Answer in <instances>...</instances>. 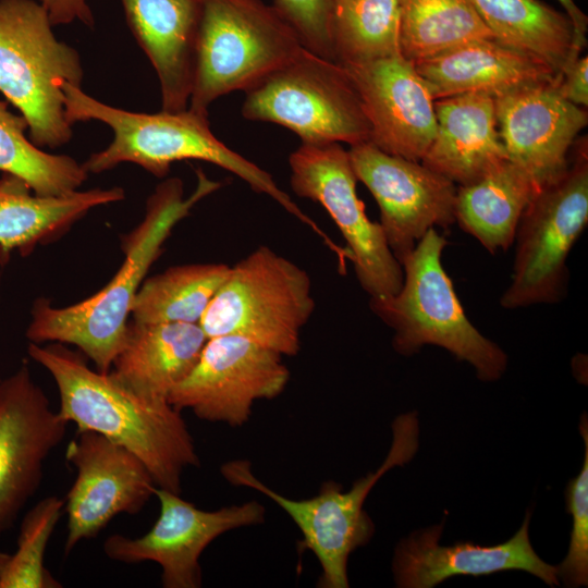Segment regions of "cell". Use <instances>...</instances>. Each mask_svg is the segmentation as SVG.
Instances as JSON below:
<instances>
[{
	"label": "cell",
	"mask_w": 588,
	"mask_h": 588,
	"mask_svg": "<svg viewBox=\"0 0 588 588\" xmlns=\"http://www.w3.org/2000/svg\"><path fill=\"white\" fill-rule=\"evenodd\" d=\"M27 353L53 378L65 421L122 445L144 463L157 487L181 494L184 470L199 465L181 411L136 395L111 370H93L82 352L62 343L29 342Z\"/></svg>",
	"instance_id": "6da1fadb"
},
{
	"label": "cell",
	"mask_w": 588,
	"mask_h": 588,
	"mask_svg": "<svg viewBox=\"0 0 588 588\" xmlns=\"http://www.w3.org/2000/svg\"><path fill=\"white\" fill-rule=\"evenodd\" d=\"M197 177V186L187 198L179 177L168 179L156 187L147 200L144 219L122 238V266L99 292L65 307H54L42 297L35 301L26 330L29 342L75 345L93 360L96 370L109 372L124 346L137 291L164 242L201 198L221 186L200 169Z\"/></svg>",
	"instance_id": "7a4b0ae2"
},
{
	"label": "cell",
	"mask_w": 588,
	"mask_h": 588,
	"mask_svg": "<svg viewBox=\"0 0 588 588\" xmlns=\"http://www.w3.org/2000/svg\"><path fill=\"white\" fill-rule=\"evenodd\" d=\"M64 107L68 122L97 120L114 134L103 150L91 154L83 163L91 173L111 170L122 162L138 164L157 177H164L172 163L201 160L216 164L243 180L260 194L270 196L289 213L311 228L327 243L330 238L283 192L270 173L219 140L210 130L208 117L189 109L180 112H130L102 103L81 87L65 84Z\"/></svg>",
	"instance_id": "3957f363"
},
{
	"label": "cell",
	"mask_w": 588,
	"mask_h": 588,
	"mask_svg": "<svg viewBox=\"0 0 588 588\" xmlns=\"http://www.w3.org/2000/svg\"><path fill=\"white\" fill-rule=\"evenodd\" d=\"M444 236L430 229L400 264L403 283L394 295L370 298L371 311L393 330L392 346L411 356L424 345L449 351L469 363L481 381L505 372L504 351L470 322L442 266Z\"/></svg>",
	"instance_id": "277c9868"
},
{
	"label": "cell",
	"mask_w": 588,
	"mask_h": 588,
	"mask_svg": "<svg viewBox=\"0 0 588 588\" xmlns=\"http://www.w3.org/2000/svg\"><path fill=\"white\" fill-rule=\"evenodd\" d=\"M390 451L376 471L356 480L343 491L335 481H324L318 494L302 500L286 498L258 479L250 462L224 463L223 478L236 487L254 489L278 504L298 527L301 550H308L318 560L321 574L318 586L347 588V562L351 553L365 546L375 532V525L364 510L365 500L375 483L391 468L408 463L418 450L419 424L416 412L395 418Z\"/></svg>",
	"instance_id": "5b68a950"
},
{
	"label": "cell",
	"mask_w": 588,
	"mask_h": 588,
	"mask_svg": "<svg viewBox=\"0 0 588 588\" xmlns=\"http://www.w3.org/2000/svg\"><path fill=\"white\" fill-rule=\"evenodd\" d=\"M41 3L0 0V91L27 121L37 147L57 148L72 137L63 86L81 87L77 51L59 41Z\"/></svg>",
	"instance_id": "8992f818"
},
{
	"label": "cell",
	"mask_w": 588,
	"mask_h": 588,
	"mask_svg": "<svg viewBox=\"0 0 588 588\" xmlns=\"http://www.w3.org/2000/svg\"><path fill=\"white\" fill-rule=\"evenodd\" d=\"M303 48L273 5L261 0H204L187 109L208 117L219 97L250 89Z\"/></svg>",
	"instance_id": "52a82bcc"
},
{
	"label": "cell",
	"mask_w": 588,
	"mask_h": 588,
	"mask_svg": "<svg viewBox=\"0 0 588 588\" xmlns=\"http://www.w3.org/2000/svg\"><path fill=\"white\" fill-rule=\"evenodd\" d=\"M315 306L308 272L261 245L230 267L199 324L208 338L241 336L295 356Z\"/></svg>",
	"instance_id": "ba28073f"
},
{
	"label": "cell",
	"mask_w": 588,
	"mask_h": 588,
	"mask_svg": "<svg viewBox=\"0 0 588 588\" xmlns=\"http://www.w3.org/2000/svg\"><path fill=\"white\" fill-rule=\"evenodd\" d=\"M578 144L564 173L542 187L520 217L512 279L500 299L504 308L555 304L566 293V259L588 222L587 143Z\"/></svg>",
	"instance_id": "9c48e42d"
},
{
	"label": "cell",
	"mask_w": 588,
	"mask_h": 588,
	"mask_svg": "<svg viewBox=\"0 0 588 588\" xmlns=\"http://www.w3.org/2000/svg\"><path fill=\"white\" fill-rule=\"evenodd\" d=\"M245 93V119L279 124L302 143L370 142L368 119L345 69L305 48Z\"/></svg>",
	"instance_id": "30bf717a"
},
{
	"label": "cell",
	"mask_w": 588,
	"mask_h": 588,
	"mask_svg": "<svg viewBox=\"0 0 588 588\" xmlns=\"http://www.w3.org/2000/svg\"><path fill=\"white\" fill-rule=\"evenodd\" d=\"M289 164L293 192L319 203L340 230L362 289L370 298L396 294L403 269L381 225L368 218L357 195L348 150L340 143H302L290 155Z\"/></svg>",
	"instance_id": "8fae6325"
},
{
	"label": "cell",
	"mask_w": 588,
	"mask_h": 588,
	"mask_svg": "<svg viewBox=\"0 0 588 588\" xmlns=\"http://www.w3.org/2000/svg\"><path fill=\"white\" fill-rule=\"evenodd\" d=\"M290 376L278 352L241 336H212L168 402L199 419L240 427L248 421L257 401L284 391Z\"/></svg>",
	"instance_id": "7c38bea8"
},
{
	"label": "cell",
	"mask_w": 588,
	"mask_h": 588,
	"mask_svg": "<svg viewBox=\"0 0 588 588\" xmlns=\"http://www.w3.org/2000/svg\"><path fill=\"white\" fill-rule=\"evenodd\" d=\"M160 512L152 527L140 537L109 536L102 546L110 560L123 563L151 561L161 568L164 588L201 586L200 556L219 536L261 524L265 509L257 501L204 511L180 493L156 487Z\"/></svg>",
	"instance_id": "4fadbf2b"
},
{
	"label": "cell",
	"mask_w": 588,
	"mask_h": 588,
	"mask_svg": "<svg viewBox=\"0 0 588 588\" xmlns=\"http://www.w3.org/2000/svg\"><path fill=\"white\" fill-rule=\"evenodd\" d=\"M348 155L357 181L378 204L379 224L399 262L430 229L455 223L457 186L443 175L370 142L351 146Z\"/></svg>",
	"instance_id": "5bb4252c"
},
{
	"label": "cell",
	"mask_w": 588,
	"mask_h": 588,
	"mask_svg": "<svg viewBox=\"0 0 588 588\" xmlns=\"http://www.w3.org/2000/svg\"><path fill=\"white\" fill-rule=\"evenodd\" d=\"M76 478L64 499V554L98 536L120 514L136 515L155 495L156 483L132 452L95 431H76L65 450Z\"/></svg>",
	"instance_id": "9a60e30c"
},
{
	"label": "cell",
	"mask_w": 588,
	"mask_h": 588,
	"mask_svg": "<svg viewBox=\"0 0 588 588\" xmlns=\"http://www.w3.org/2000/svg\"><path fill=\"white\" fill-rule=\"evenodd\" d=\"M68 425L26 363L0 380V538L38 490L45 461Z\"/></svg>",
	"instance_id": "2e32d148"
},
{
	"label": "cell",
	"mask_w": 588,
	"mask_h": 588,
	"mask_svg": "<svg viewBox=\"0 0 588 588\" xmlns=\"http://www.w3.org/2000/svg\"><path fill=\"white\" fill-rule=\"evenodd\" d=\"M558 82L520 88L494 98L497 126L509 160L540 191L564 173L587 109L567 101Z\"/></svg>",
	"instance_id": "e0dca14e"
},
{
	"label": "cell",
	"mask_w": 588,
	"mask_h": 588,
	"mask_svg": "<svg viewBox=\"0 0 588 588\" xmlns=\"http://www.w3.org/2000/svg\"><path fill=\"white\" fill-rule=\"evenodd\" d=\"M342 66L363 103L370 143L390 155L420 161L437 122L434 99L414 62L399 53Z\"/></svg>",
	"instance_id": "ac0fdd59"
},
{
	"label": "cell",
	"mask_w": 588,
	"mask_h": 588,
	"mask_svg": "<svg viewBox=\"0 0 588 588\" xmlns=\"http://www.w3.org/2000/svg\"><path fill=\"white\" fill-rule=\"evenodd\" d=\"M530 511L516 534L495 546L439 543L443 524L414 531L394 552L392 571L397 587L431 588L457 575L482 576L503 571H525L553 587L560 585L555 566L544 562L529 539Z\"/></svg>",
	"instance_id": "d6986e66"
},
{
	"label": "cell",
	"mask_w": 588,
	"mask_h": 588,
	"mask_svg": "<svg viewBox=\"0 0 588 588\" xmlns=\"http://www.w3.org/2000/svg\"><path fill=\"white\" fill-rule=\"evenodd\" d=\"M121 1L131 32L157 72L162 110H186L204 0Z\"/></svg>",
	"instance_id": "ffe728a7"
},
{
	"label": "cell",
	"mask_w": 588,
	"mask_h": 588,
	"mask_svg": "<svg viewBox=\"0 0 588 588\" xmlns=\"http://www.w3.org/2000/svg\"><path fill=\"white\" fill-rule=\"evenodd\" d=\"M436 133L420 162L457 186L477 182L507 161L494 98L467 93L434 100Z\"/></svg>",
	"instance_id": "44dd1931"
},
{
	"label": "cell",
	"mask_w": 588,
	"mask_h": 588,
	"mask_svg": "<svg viewBox=\"0 0 588 588\" xmlns=\"http://www.w3.org/2000/svg\"><path fill=\"white\" fill-rule=\"evenodd\" d=\"M414 64L434 100L467 93L498 98L561 78L542 61L494 38L468 42Z\"/></svg>",
	"instance_id": "7402d4cb"
},
{
	"label": "cell",
	"mask_w": 588,
	"mask_h": 588,
	"mask_svg": "<svg viewBox=\"0 0 588 588\" xmlns=\"http://www.w3.org/2000/svg\"><path fill=\"white\" fill-rule=\"evenodd\" d=\"M208 340L199 323L128 321L112 373L136 395L168 401L192 371Z\"/></svg>",
	"instance_id": "603a6c76"
},
{
	"label": "cell",
	"mask_w": 588,
	"mask_h": 588,
	"mask_svg": "<svg viewBox=\"0 0 588 588\" xmlns=\"http://www.w3.org/2000/svg\"><path fill=\"white\" fill-rule=\"evenodd\" d=\"M121 187L75 191L62 196H38L20 177H0V260L13 250L29 254L37 245L57 240L90 209L124 199Z\"/></svg>",
	"instance_id": "cb8c5ba5"
},
{
	"label": "cell",
	"mask_w": 588,
	"mask_h": 588,
	"mask_svg": "<svg viewBox=\"0 0 588 588\" xmlns=\"http://www.w3.org/2000/svg\"><path fill=\"white\" fill-rule=\"evenodd\" d=\"M538 192L528 174L507 160L477 182L457 186L455 222L488 252L507 250Z\"/></svg>",
	"instance_id": "d4e9b609"
},
{
	"label": "cell",
	"mask_w": 588,
	"mask_h": 588,
	"mask_svg": "<svg viewBox=\"0 0 588 588\" xmlns=\"http://www.w3.org/2000/svg\"><path fill=\"white\" fill-rule=\"evenodd\" d=\"M499 42L525 52L560 76L580 50L565 12L540 0H469Z\"/></svg>",
	"instance_id": "484cf974"
},
{
	"label": "cell",
	"mask_w": 588,
	"mask_h": 588,
	"mask_svg": "<svg viewBox=\"0 0 588 588\" xmlns=\"http://www.w3.org/2000/svg\"><path fill=\"white\" fill-rule=\"evenodd\" d=\"M229 270L222 262L169 267L143 281L131 317L147 323H199Z\"/></svg>",
	"instance_id": "4316f807"
},
{
	"label": "cell",
	"mask_w": 588,
	"mask_h": 588,
	"mask_svg": "<svg viewBox=\"0 0 588 588\" xmlns=\"http://www.w3.org/2000/svg\"><path fill=\"white\" fill-rule=\"evenodd\" d=\"M490 38L469 0H402L400 53L413 62Z\"/></svg>",
	"instance_id": "83f0119b"
},
{
	"label": "cell",
	"mask_w": 588,
	"mask_h": 588,
	"mask_svg": "<svg viewBox=\"0 0 588 588\" xmlns=\"http://www.w3.org/2000/svg\"><path fill=\"white\" fill-rule=\"evenodd\" d=\"M401 7L402 0H334L335 61L358 64L399 54Z\"/></svg>",
	"instance_id": "f1b7e54d"
},
{
	"label": "cell",
	"mask_w": 588,
	"mask_h": 588,
	"mask_svg": "<svg viewBox=\"0 0 588 588\" xmlns=\"http://www.w3.org/2000/svg\"><path fill=\"white\" fill-rule=\"evenodd\" d=\"M27 121L0 101V171L24 182L38 196H62L77 191L88 172L75 159L42 151L25 136Z\"/></svg>",
	"instance_id": "f546056e"
},
{
	"label": "cell",
	"mask_w": 588,
	"mask_h": 588,
	"mask_svg": "<svg viewBox=\"0 0 588 588\" xmlns=\"http://www.w3.org/2000/svg\"><path fill=\"white\" fill-rule=\"evenodd\" d=\"M64 510V499L50 495L37 502L23 517L16 550L10 554L0 577V588H60L46 568L49 539Z\"/></svg>",
	"instance_id": "4dcf8cb0"
},
{
	"label": "cell",
	"mask_w": 588,
	"mask_h": 588,
	"mask_svg": "<svg viewBox=\"0 0 588 588\" xmlns=\"http://www.w3.org/2000/svg\"><path fill=\"white\" fill-rule=\"evenodd\" d=\"M579 431L585 442V455L579 474L565 490L566 512L572 516L568 551L556 567L558 577L567 587L588 584V421L584 414Z\"/></svg>",
	"instance_id": "1f68e13d"
},
{
	"label": "cell",
	"mask_w": 588,
	"mask_h": 588,
	"mask_svg": "<svg viewBox=\"0 0 588 588\" xmlns=\"http://www.w3.org/2000/svg\"><path fill=\"white\" fill-rule=\"evenodd\" d=\"M333 3L334 0H274L272 5L306 50L336 62L331 34Z\"/></svg>",
	"instance_id": "d6a6232c"
},
{
	"label": "cell",
	"mask_w": 588,
	"mask_h": 588,
	"mask_svg": "<svg viewBox=\"0 0 588 588\" xmlns=\"http://www.w3.org/2000/svg\"><path fill=\"white\" fill-rule=\"evenodd\" d=\"M560 94L571 103L588 107V57L578 56L561 74L558 83Z\"/></svg>",
	"instance_id": "836d02e7"
},
{
	"label": "cell",
	"mask_w": 588,
	"mask_h": 588,
	"mask_svg": "<svg viewBox=\"0 0 588 588\" xmlns=\"http://www.w3.org/2000/svg\"><path fill=\"white\" fill-rule=\"evenodd\" d=\"M53 25L69 24L75 20L93 26L94 16L86 0H40Z\"/></svg>",
	"instance_id": "e575fe53"
},
{
	"label": "cell",
	"mask_w": 588,
	"mask_h": 588,
	"mask_svg": "<svg viewBox=\"0 0 588 588\" xmlns=\"http://www.w3.org/2000/svg\"><path fill=\"white\" fill-rule=\"evenodd\" d=\"M563 7L564 12L571 19L575 29V40L577 48L581 51L587 44L586 33L588 29V19L586 14L577 7L574 0H558Z\"/></svg>",
	"instance_id": "d590c367"
},
{
	"label": "cell",
	"mask_w": 588,
	"mask_h": 588,
	"mask_svg": "<svg viewBox=\"0 0 588 588\" xmlns=\"http://www.w3.org/2000/svg\"><path fill=\"white\" fill-rule=\"evenodd\" d=\"M9 556L10 554L9 553H5V552H2L0 551V577H1V574L4 569V566L9 560Z\"/></svg>",
	"instance_id": "8d00e7d4"
}]
</instances>
